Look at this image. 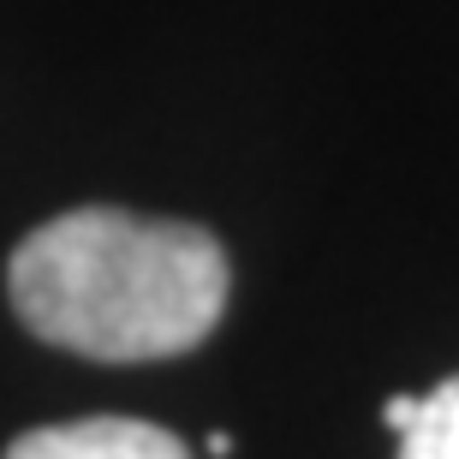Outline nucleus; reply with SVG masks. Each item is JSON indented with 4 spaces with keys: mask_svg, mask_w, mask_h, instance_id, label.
I'll list each match as a JSON object with an SVG mask.
<instances>
[{
    "mask_svg": "<svg viewBox=\"0 0 459 459\" xmlns=\"http://www.w3.org/2000/svg\"><path fill=\"white\" fill-rule=\"evenodd\" d=\"M6 459H191V447L143 418H78V424L24 429Z\"/></svg>",
    "mask_w": 459,
    "mask_h": 459,
    "instance_id": "2",
    "label": "nucleus"
},
{
    "mask_svg": "<svg viewBox=\"0 0 459 459\" xmlns=\"http://www.w3.org/2000/svg\"><path fill=\"white\" fill-rule=\"evenodd\" d=\"M418 418V394H388V406H382V424L388 429H406Z\"/></svg>",
    "mask_w": 459,
    "mask_h": 459,
    "instance_id": "4",
    "label": "nucleus"
},
{
    "mask_svg": "<svg viewBox=\"0 0 459 459\" xmlns=\"http://www.w3.org/2000/svg\"><path fill=\"white\" fill-rule=\"evenodd\" d=\"M400 459H459V376L418 400V418L400 429Z\"/></svg>",
    "mask_w": 459,
    "mask_h": 459,
    "instance_id": "3",
    "label": "nucleus"
},
{
    "mask_svg": "<svg viewBox=\"0 0 459 459\" xmlns=\"http://www.w3.org/2000/svg\"><path fill=\"white\" fill-rule=\"evenodd\" d=\"M18 323L96 364L179 358L227 310V251L191 221H137L126 209H66L6 263Z\"/></svg>",
    "mask_w": 459,
    "mask_h": 459,
    "instance_id": "1",
    "label": "nucleus"
}]
</instances>
